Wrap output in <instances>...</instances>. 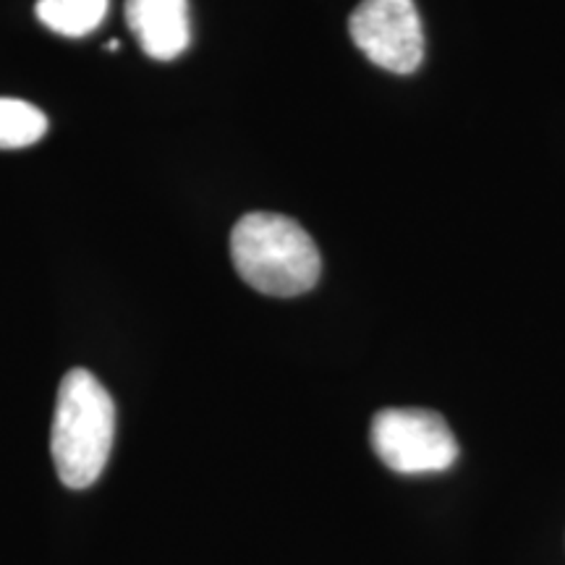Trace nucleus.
Returning a JSON list of instances; mask_svg holds the SVG:
<instances>
[{
  "mask_svg": "<svg viewBox=\"0 0 565 565\" xmlns=\"http://www.w3.org/2000/svg\"><path fill=\"white\" fill-rule=\"evenodd\" d=\"M129 30L150 58L173 61L192 42L189 0H126Z\"/></svg>",
  "mask_w": 565,
  "mask_h": 565,
  "instance_id": "5",
  "label": "nucleus"
},
{
  "mask_svg": "<svg viewBox=\"0 0 565 565\" xmlns=\"http://www.w3.org/2000/svg\"><path fill=\"white\" fill-rule=\"evenodd\" d=\"M372 448L398 475H437L458 458L448 422L427 408H385L374 414Z\"/></svg>",
  "mask_w": 565,
  "mask_h": 565,
  "instance_id": "3",
  "label": "nucleus"
},
{
  "mask_svg": "<svg viewBox=\"0 0 565 565\" xmlns=\"http://www.w3.org/2000/svg\"><path fill=\"white\" fill-rule=\"evenodd\" d=\"M47 131L45 113L24 100L0 97V150H19L40 141Z\"/></svg>",
  "mask_w": 565,
  "mask_h": 565,
  "instance_id": "7",
  "label": "nucleus"
},
{
  "mask_svg": "<svg viewBox=\"0 0 565 565\" xmlns=\"http://www.w3.org/2000/svg\"><path fill=\"white\" fill-rule=\"evenodd\" d=\"M116 437V406L100 380L87 370H71L55 401L51 450L61 482L84 490L100 479Z\"/></svg>",
  "mask_w": 565,
  "mask_h": 565,
  "instance_id": "2",
  "label": "nucleus"
},
{
  "mask_svg": "<svg viewBox=\"0 0 565 565\" xmlns=\"http://www.w3.org/2000/svg\"><path fill=\"white\" fill-rule=\"evenodd\" d=\"M231 257L254 291L301 296L320 280L322 259L307 231L278 212H249L231 233Z\"/></svg>",
  "mask_w": 565,
  "mask_h": 565,
  "instance_id": "1",
  "label": "nucleus"
},
{
  "mask_svg": "<svg viewBox=\"0 0 565 565\" xmlns=\"http://www.w3.org/2000/svg\"><path fill=\"white\" fill-rule=\"evenodd\" d=\"M108 0H38V19L63 38H84L103 24Z\"/></svg>",
  "mask_w": 565,
  "mask_h": 565,
  "instance_id": "6",
  "label": "nucleus"
},
{
  "mask_svg": "<svg viewBox=\"0 0 565 565\" xmlns=\"http://www.w3.org/2000/svg\"><path fill=\"white\" fill-rule=\"evenodd\" d=\"M353 45L374 66L412 74L422 66L424 32L414 0H362L349 19Z\"/></svg>",
  "mask_w": 565,
  "mask_h": 565,
  "instance_id": "4",
  "label": "nucleus"
}]
</instances>
